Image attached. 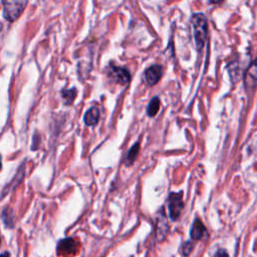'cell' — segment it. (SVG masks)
I'll return each instance as SVG.
<instances>
[{
    "mask_svg": "<svg viewBox=\"0 0 257 257\" xmlns=\"http://www.w3.org/2000/svg\"><path fill=\"white\" fill-rule=\"evenodd\" d=\"M0 257H10V255H9V253H8V252H4L3 254H1V255H0Z\"/></svg>",
    "mask_w": 257,
    "mask_h": 257,
    "instance_id": "obj_17",
    "label": "cell"
},
{
    "mask_svg": "<svg viewBox=\"0 0 257 257\" xmlns=\"http://www.w3.org/2000/svg\"><path fill=\"white\" fill-rule=\"evenodd\" d=\"M76 251V243L71 238L63 239L58 244L59 254H72Z\"/></svg>",
    "mask_w": 257,
    "mask_h": 257,
    "instance_id": "obj_9",
    "label": "cell"
},
{
    "mask_svg": "<svg viewBox=\"0 0 257 257\" xmlns=\"http://www.w3.org/2000/svg\"><path fill=\"white\" fill-rule=\"evenodd\" d=\"M139 150H140V144L139 143H136L128 151L127 155H126V158H125V165L126 166H131L135 160H136V157L138 156V153H139Z\"/></svg>",
    "mask_w": 257,
    "mask_h": 257,
    "instance_id": "obj_13",
    "label": "cell"
},
{
    "mask_svg": "<svg viewBox=\"0 0 257 257\" xmlns=\"http://www.w3.org/2000/svg\"><path fill=\"white\" fill-rule=\"evenodd\" d=\"M0 244H1V239H0Z\"/></svg>",
    "mask_w": 257,
    "mask_h": 257,
    "instance_id": "obj_19",
    "label": "cell"
},
{
    "mask_svg": "<svg viewBox=\"0 0 257 257\" xmlns=\"http://www.w3.org/2000/svg\"><path fill=\"white\" fill-rule=\"evenodd\" d=\"M160 105H161V100L158 96H155L151 99L150 103H149V106H148V115L149 116H155L159 109H160Z\"/></svg>",
    "mask_w": 257,
    "mask_h": 257,
    "instance_id": "obj_12",
    "label": "cell"
},
{
    "mask_svg": "<svg viewBox=\"0 0 257 257\" xmlns=\"http://www.w3.org/2000/svg\"><path fill=\"white\" fill-rule=\"evenodd\" d=\"M244 83L247 88H254L257 84V58L251 63L245 72Z\"/></svg>",
    "mask_w": 257,
    "mask_h": 257,
    "instance_id": "obj_6",
    "label": "cell"
},
{
    "mask_svg": "<svg viewBox=\"0 0 257 257\" xmlns=\"http://www.w3.org/2000/svg\"><path fill=\"white\" fill-rule=\"evenodd\" d=\"M1 219L6 227L12 228L14 226V217L13 212L10 208H5L1 214Z\"/></svg>",
    "mask_w": 257,
    "mask_h": 257,
    "instance_id": "obj_11",
    "label": "cell"
},
{
    "mask_svg": "<svg viewBox=\"0 0 257 257\" xmlns=\"http://www.w3.org/2000/svg\"><path fill=\"white\" fill-rule=\"evenodd\" d=\"M168 208L170 217L173 221L178 220V218L181 215V212L184 208V202H183V193L177 192V193H171L168 198Z\"/></svg>",
    "mask_w": 257,
    "mask_h": 257,
    "instance_id": "obj_3",
    "label": "cell"
},
{
    "mask_svg": "<svg viewBox=\"0 0 257 257\" xmlns=\"http://www.w3.org/2000/svg\"><path fill=\"white\" fill-rule=\"evenodd\" d=\"M213 257H229V255H228V253L226 252V250H224V249H219V250L215 253V255H214Z\"/></svg>",
    "mask_w": 257,
    "mask_h": 257,
    "instance_id": "obj_16",
    "label": "cell"
},
{
    "mask_svg": "<svg viewBox=\"0 0 257 257\" xmlns=\"http://www.w3.org/2000/svg\"><path fill=\"white\" fill-rule=\"evenodd\" d=\"M110 74L120 84H126L131 80V74L127 69L117 66H110Z\"/></svg>",
    "mask_w": 257,
    "mask_h": 257,
    "instance_id": "obj_7",
    "label": "cell"
},
{
    "mask_svg": "<svg viewBox=\"0 0 257 257\" xmlns=\"http://www.w3.org/2000/svg\"><path fill=\"white\" fill-rule=\"evenodd\" d=\"M192 28L196 47L201 50L205 44L208 32V22L207 18L203 13H195L191 18Z\"/></svg>",
    "mask_w": 257,
    "mask_h": 257,
    "instance_id": "obj_1",
    "label": "cell"
},
{
    "mask_svg": "<svg viewBox=\"0 0 257 257\" xmlns=\"http://www.w3.org/2000/svg\"><path fill=\"white\" fill-rule=\"evenodd\" d=\"M169 232V225L167 222L166 215L163 210H160V212L157 214V220H156V236L159 241H162L166 238L167 234Z\"/></svg>",
    "mask_w": 257,
    "mask_h": 257,
    "instance_id": "obj_4",
    "label": "cell"
},
{
    "mask_svg": "<svg viewBox=\"0 0 257 257\" xmlns=\"http://www.w3.org/2000/svg\"><path fill=\"white\" fill-rule=\"evenodd\" d=\"M3 16L6 20L15 21L24 11L27 1H3Z\"/></svg>",
    "mask_w": 257,
    "mask_h": 257,
    "instance_id": "obj_2",
    "label": "cell"
},
{
    "mask_svg": "<svg viewBox=\"0 0 257 257\" xmlns=\"http://www.w3.org/2000/svg\"><path fill=\"white\" fill-rule=\"evenodd\" d=\"M62 96H63V99L65 100V103L69 104L74 100V98L76 96V90L74 88L64 90V91H62Z\"/></svg>",
    "mask_w": 257,
    "mask_h": 257,
    "instance_id": "obj_14",
    "label": "cell"
},
{
    "mask_svg": "<svg viewBox=\"0 0 257 257\" xmlns=\"http://www.w3.org/2000/svg\"><path fill=\"white\" fill-rule=\"evenodd\" d=\"M190 234H191V238L193 240H201L205 237V235L207 234V230L200 219H196L194 221Z\"/></svg>",
    "mask_w": 257,
    "mask_h": 257,
    "instance_id": "obj_8",
    "label": "cell"
},
{
    "mask_svg": "<svg viewBox=\"0 0 257 257\" xmlns=\"http://www.w3.org/2000/svg\"><path fill=\"white\" fill-rule=\"evenodd\" d=\"M1 167H2V163H1V156H0V170H1Z\"/></svg>",
    "mask_w": 257,
    "mask_h": 257,
    "instance_id": "obj_18",
    "label": "cell"
},
{
    "mask_svg": "<svg viewBox=\"0 0 257 257\" xmlns=\"http://www.w3.org/2000/svg\"><path fill=\"white\" fill-rule=\"evenodd\" d=\"M99 118V110L97 107L92 106L90 107L84 114L83 120L86 125H94L97 123Z\"/></svg>",
    "mask_w": 257,
    "mask_h": 257,
    "instance_id": "obj_10",
    "label": "cell"
},
{
    "mask_svg": "<svg viewBox=\"0 0 257 257\" xmlns=\"http://www.w3.org/2000/svg\"><path fill=\"white\" fill-rule=\"evenodd\" d=\"M163 75V67L161 65L155 64L150 66L146 71H145V80L149 85H155L160 78Z\"/></svg>",
    "mask_w": 257,
    "mask_h": 257,
    "instance_id": "obj_5",
    "label": "cell"
},
{
    "mask_svg": "<svg viewBox=\"0 0 257 257\" xmlns=\"http://www.w3.org/2000/svg\"><path fill=\"white\" fill-rule=\"evenodd\" d=\"M193 250V244L191 242H186L184 245H183V248H182V252L185 256L189 255L191 253V251Z\"/></svg>",
    "mask_w": 257,
    "mask_h": 257,
    "instance_id": "obj_15",
    "label": "cell"
}]
</instances>
